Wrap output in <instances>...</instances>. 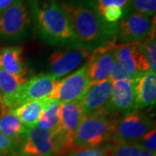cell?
<instances>
[{
    "label": "cell",
    "mask_w": 156,
    "mask_h": 156,
    "mask_svg": "<svg viewBox=\"0 0 156 156\" xmlns=\"http://www.w3.org/2000/svg\"><path fill=\"white\" fill-rule=\"evenodd\" d=\"M80 44L90 52L109 43H116V31L101 18L92 0L60 1Z\"/></svg>",
    "instance_id": "obj_1"
},
{
    "label": "cell",
    "mask_w": 156,
    "mask_h": 156,
    "mask_svg": "<svg viewBox=\"0 0 156 156\" xmlns=\"http://www.w3.org/2000/svg\"><path fill=\"white\" fill-rule=\"evenodd\" d=\"M32 30L45 44L57 47L80 44L57 0H28Z\"/></svg>",
    "instance_id": "obj_2"
},
{
    "label": "cell",
    "mask_w": 156,
    "mask_h": 156,
    "mask_svg": "<svg viewBox=\"0 0 156 156\" xmlns=\"http://www.w3.org/2000/svg\"><path fill=\"white\" fill-rule=\"evenodd\" d=\"M115 115L98 114L85 115L72 141L70 152L97 147L111 143Z\"/></svg>",
    "instance_id": "obj_3"
},
{
    "label": "cell",
    "mask_w": 156,
    "mask_h": 156,
    "mask_svg": "<svg viewBox=\"0 0 156 156\" xmlns=\"http://www.w3.org/2000/svg\"><path fill=\"white\" fill-rule=\"evenodd\" d=\"M32 30V20L28 0H15L0 14V40L21 43Z\"/></svg>",
    "instance_id": "obj_4"
},
{
    "label": "cell",
    "mask_w": 156,
    "mask_h": 156,
    "mask_svg": "<svg viewBox=\"0 0 156 156\" xmlns=\"http://www.w3.org/2000/svg\"><path fill=\"white\" fill-rule=\"evenodd\" d=\"M155 128V122L140 110H133L117 117L114 124L111 144L138 143L152 128Z\"/></svg>",
    "instance_id": "obj_5"
},
{
    "label": "cell",
    "mask_w": 156,
    "mask_h": 156,
    "mask_svg": "<svg viewBox=\"0 0 156 156\" xmlns=\"http://www.w3.org/2000/svg\"><path fill=\"white\" fill-rule=\"evenodd\" d=\"M85 115L78 101L61 103L58 124L52 133L58 147V155L70 152L73 139Z\"/></svg>",
    "instance_id": "obj_6"
},
{
    "label": "cell",
    "mask_w": 156,
    "mask_h": 156,
    "mask_svg": "<svg viewBox=\"0 0 156 156\" xmlns=\"http://www.w3.org/2000/svg\"><path fill=\"white\" fill-rule=\"evenodd\" d=\"M91 52L82 45L62 47L49 56L50 73L56 79L66 76L88 61Z\"/></svg>",
    "instance_id": "obj_7"
},
{
    "label": "cell",
    "mask_w": 156,
    "mask_h": 156,
    "mask_svg": "<svg viewBox=\"0 0 156 156\" xmlns=\"http://www.w3.org/2000/svg\"><path fill=\"white\" fill-rule=\"evenodd\" d=\"M154 25L155 16L152 20V17L130 10L118 24L115 42H119L118 44L139 43L150 33Z\"/></svg>",
    "instance_id": "obj_8"
},
{
    "label": "cell",
    "mask_w": 156,
    "mask_h": 156,
    "mask_svg": "<svg viewBox=\"0 0 156 156\" xmlns=\"http://www.w3.org/2000/svg\"><path fill=\"white\" fill-rule=\"evenodd\" d=\"M89 83L85 63L67 76L58 79L49 98L59 101L61 103L79 101Z\"/></svg>",
    "instance_id": "obj_9"
},
{
    "label": "cell",
    "mask_w": 156,
    "mask_h": 156,
    "mask_svg": "<svg viewBox=\"0 0 156 156\" xmlns=\"http://www.w3.org/2000/svg\"><path fill=\"white\" fill-rule=\"evenodd\" d=\"M58 147L54 135L37 127L28 128L18 146L16 156H54Z\"/></svg>",
    "instance_id": "obj_10"
},
{
    "label": "cell",
    "mask_w": 156,
    "mask_h": 156,
    "mask_svg": "<svg viewBox=\"0 0 156 156\" xmlns=\"http://www.w3.org/2000/svg\"><path fill=\"white\" fill-rule=\"evenodd\" d=\"M57 80L49 73L39 74L27 79L10 101L8 110L28 101L49 98Z\"/></svg>",
    "instance_id": "obj_11"
},
{
    "label": "cell",
    "mask_w": 156,
    "mask_h": 156,
    "mask_svg": "<svg viewBox=\"0 0 156 156\" xmlns=\"http://www.w3.org/2000/svg\"><path fill=\"white\" fill-rule=\"evenodd\" d=\"M112 82L108 78L98 83H89L79 100V104L85 115L108 114L111 96Z\"/></svg>",
    "instance_id": "obj_12"
},
{
    "label": "cell",
    "mask_w": 156,
    "mask_h": 156,
    "mask_svg": "<svg viewBox=\"0 0 156 156\" xmlns=\"http://www.w3.org/2000/svg\"><path fill=\"white\" fill-rule=\"evenodd\" d=\"M116 43H109L91 52L86 62L87 72L90 83L104 81L109 77L115 62V46Z\"/></svg>",
    "instance_id": "obj_13"
},
{
    "label": "cell",
    "mask_w": 156,
    "mask_h": 156,
    "mask_svg": "<svg viewBox=\"0 0 156 156\" xmlns=\"http://www.w3.org/2000/svg\"><path fill=\"white\" fill-rule=\"evenodd\" d=\"M115 60L133 79H136L150 70L139 43L127 44H115Z\"/></svg>",
    "instance_id": "obj_14"
},
{
    "label": "cell",
    "mask_w": 156,
    "mask_h": 156,
    "mask_svg": "<svg viewBox=\"0 0 156 156\" xmlns=\"http://www.w3.org/2000/svg\"><path fill=\"white\" fill-rule=\"evenodd\" d=\"M134 81L135 79L112 82L111 96L108 107V113L110 115H116L117 113L126 114L134 110Z\"/></svg>",
    "instance_id": "obj_15"
},
{
    "label": "cell",
    "mask_w": 156,
    "mask_h": 156,
    "mask_svg": "<svg viewBox=\"0 0 156 156\" xmlns=\"http://www.w3.org/2000/svg\"><path fill=\"white\" fill-rule=\"evenodd\" d=\"M135 106L134 110H144L155 105L156 75L151 70L147 71L134 81Z\"/></svg>",
    "instance_id": "obj_16"
},
{
    "label": "cell",
    "mask_w": 156,
    "mask_h": 156,
    "mask_svg": "<svg viewBox=\"0 0 156 156\" xmlns=\"http://www.w3.org/2000/svg\"><path fill=\"white\" fill-rule=\"evenodd\" d=\"M1 69L6 72L26 76L27 66L23 57V49L21 46H7L0 50Z\"/></svg>",
    "instance_id": "obj_17"
},
{
    "label": "cell",
    "mask_w": 156,
    "mask_h": 156,
    "mask_svg": "<svg viewBox=\"0 0 156 156\" xmlns=\"http://www.w3.org/2000/svg\"><path fill=\"white\" fill-rule=\"evenodd\" d=\"M26 81V76H18L0 69V108L2 112L8 110L10 101Z\"/></svg>",
    "instance_id": "obj_18"
},
{
    "label": "cell",
    "mask_w": 156,
    "mask_h": 156,
    "mask_svg": "<svg viewBox=\"0 0 156 156\" xmlns=\"http://www.w3.org/2000/svg\"><path fill=\"white\" fill-rule=\"evenodd\" d=\"M50 98L36 100L23 103L10 110L13 112L22 123L28 128L37 127L41 115Z\"/></svg>",
    "instance_id": "obj_19"
},
{
    "label": "cell",
    "mask_w": 156,
    "mask_h": 156,
    "mask_svg": "<svg viewBox=\"0 0 156 156\" xmlns=\"http://www.w3.org/2000/svg\"><path fill=\"white\" fill-rule=\"evenodd\" d=\"M26 128L18 117L11 111H4L0 115V134L10 139L21 142L23 135L27 132Z\"/></svg>",
    "instance_id": "obj_20"
},
{
    "label": "cell",
    "mask_w": 156,
    "mask_h": 156,
    "mask_svg": "<svg viewBox=\"0 0 156 156\" xmlns=\"http://www.w3.org/2000/svg\"><path fill=\"white\" fill-rule=\"evenodd\" d=\"M61 102L55 99H50L41 115L37 127L43 130L53 133L59 121V109Z\"/></svg>",
    "instance_id": "obj_21"
},
{
    "label": "cell",
    "mask_w": 156,
    "mask_h": 156,
    "mask_svg": "<svg viewBox=\"0 0 156 156\" xmlns=\"http://www.w3.org/2000/svg\"><path fill=\"white\" fill-rule=\"evenodd\" d=\"M140 46L147 59L151 71L156 72V41L155 25L153 26L150 33L142 41L139 42Z\"/></svg>",
    "instance_id": "obj_22"
},
{
    "label": "cell",
    "mask_w": 156,
    "mask_h": 156,
    "mask_svg": "<svg viewBox=\"0 0 156 156\" xmlns=\"http://www.w3.org/2000/svg\"><path fill=\"white\" fill-rule=\"evenodd\" d=\"M140 149L139 143L111 144L110 156H140Z\"/></svg>",
    "instance_id": "obj_23"
},
{
    "label": "cell",
    "mask_w": 156,
    "mask_h": 156,
    "mask_svg": "<svg viewBox=\"0 0 156 156\" xmlns=\"http://www.w3.org/2000/svg\"><path fill=\"white\" fill-rule=\"evenodd\" d=\"M98 13L109 7H118L124 13H128L131 10L132 0H92Z\"/></svg>",
    "instance_id": "obj_24"
},
{
    "label": "cell",
    "mask_w": 156,
    "mask_h": 156,
    "mask_svg": "<svg viewBox=\"0 0 156 156\" xmlns=\"http://www.w3.org/2000/svg\"><path fill=\"white\" fill-rule=\"evenodd\" d=\"M131 10L153 17L155 16L156 0H132Z\"/></svg>",
    "instance_id": "obj_25"
},
{
    "label": "cell",
    "mask_w": 156,
    "mask_h": 156,
    "mask_svg": "<svg viewBox=\"0 0 156 156\" xmlns=\"http://www.w3.org/2000/svg\"><path fill=\"white\" fill-rule=\"evenodd\" d=\"M110 144H105L97 147L85 148L68 154L66 156H110Z\"/></svg>",
    "instance_id": "obj_26"
},
{
    "label": "cell",
    "mask_w": 156,
    "mask_h": 156,
    "mask_svg": "<svg viewBox=\"0 0 156 156\" xmlns=\"http://www.w3.org/2000/svg\"><path fill=\"white\" fill-rule=\"evenodd\" d=\"M19 141L6 137L0 134V156H16Z\"/></svg>",
    "instance_id": "obj_27"
},
{
    "label": "cell",
    "mask_w": 156,
    "mask_h": 156,
    "mask_svg": "<svg viewBox=\"0 0 156 156\" xmlns=\"http://www.w3.org/2000/svg\"><path fill=\"white\" fill-rule=\"evenodd\" d=\"M138 143L141 148L156 153V128H152L145 135H143Z\"/></svg>",
    "instance_id": "obj_28"
},
{
    "label": "cell",
    "mask_w": 156,
    "mask_h": 156,
    "mask_svg": "<svg viewBox=\"0 0 156 156\" xmlns=\"http://www.w3.org/2000/svg\"><path fill=\"white\" fill-rule=\"evenodd\" d=\"M108 79L111 82H115V81H118V80H130L133 78L126 72V70L123 69L122 66L115 60Z\"/></svg>",
    "instance_id": "obj_29"
},
{
    "label": "cell",
    "mask_w": 156,
    "mask_h": 156,
    "mask_svg": "<svg viewBox=\"0 0 156 156\" xmlns=\"http://www.w3.org/2000/svg\"><path fill=\"white\" fill-rule=\"evenodd\" d=\"M15 2V0H0V14L8 9Z\"/></svg>",
    "instance_id": "obj_30"
},
{
    "label": "cell",
    "mask_w": 156,
    "mask_h": 156,
    "mask_svg": "<svg viewBox=\"0 0 156 156\" xmlns=\"http://www.w3.org/2000/svg\"><path fill=\"white\" fill-rule=\"evenodd\" d=\"M140 156H156V153H153V152H150V151H147L146 150V149L141 148Z\"/></svg>",
    "instance_id": "obj_31"
},
{
    "label": "cell",
    "mask_w": 156,
    "mask_h": 156,
    "mask_svg": "<svg viewBox=\"0 0 156 156\" xmlns=\"http://www.w3.org/2000/svg\"><path fill=\"white\" fill-rule=\"evenodd\" d=\"M60 1H71V0H60Z\"/></svg>",
    "instance_id": "obj_32"
},
{
    "label": "cell",
    "mask_w": 156,
    "mask_h": 156,
    "mask_svg": "<svg viewBox=\"0 0 156 156\" xmlns=\"http://www.w3.org/2000/svg\"><path fill=\"white\" fill-rule=\"evenodd\" d=\"M3 112H2V110H0V115H1V114H2Z\"/></svg>",
    "instance_id": "obj_33"
},
{
    "label": "cell",
    "mask_w": 156,
    "mask_h": 156,
    "mask_svg": "<svg viewBox=\"0 0 156 156\" xmlns=\"http://www.w3.org/2000/svg\"><path fill=\"white\" fill-rule=\"evenodd\" d=\"M0 69H1V64H0Z\"/></svg>",
    "instance_id": "obj_34"
}]
</instances>
